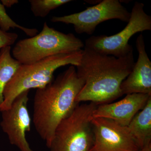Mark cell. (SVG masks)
<instances>
[{
	"label": "cell",
	"instance_id": "cell-17",
	"mask_svg": "<svg viewBox=\"0 0 151 151\" xmlns=\"http://www.w3.org/2000/svg\"><path fill=\"white\" fill-rule=\"evenodd\" d=\"M1 2L5 7L11 8L19 3L18 0H1Z\"/></svg>",
	"mask_w": 151,
	"mask_h": 151
},
{
	"label": "cell",
	"instance_id": "cell-2",
	"mask_svg": "<svg viewBox=\"0 0 151 151\" xmlns=\"http://www.w3.org/2000/svg\"><path fill=\"white\" fill-rule=\"evenodd\" d=\"M84 84V80L77 75L75 66L70 65L51 83L37 89L34 98L33 123L47 147L58 125L79 104L76 99Z\"/></svg>",
	"mask_w": 151,
	"mask_h": 151
},
{
	"label": "cell",
	"instance_id": "cell-13",
	"mask_svg": "<svg viewBox=\"0 0 151 151\" xmlns=\"http://www.w3.org/2000/svg\"><path fill=\"white\" fill-rule=\"evenodd\" d=\"M11 54V46L0 50V108L4 102V90L20 65Z\"/></svg>",
	"mask_w": 151,
	"mask_h": 151
},
{
	"label": "cell",
	"instance_id": "cell-11",
	"mask_svg": "<svg viewBox=\"0 0 151 151\" xmlns=\"http://www.w3.org/2000/svg\"><path fill=\"white\" fill-rule=\"evenodd\" d=\"M138 58L131 73L121 85L122 94L140 93L151 95V61L146 50L144 37L140 35L136 41Z\"/></svg>",
	"mask_w": 151,
	"mask_h": 151
},
{
	"label": "cell",
	"instance_id": "cell-12",
	"mask_svg": "<svg viewBox=\"0 0 151 151\" xmlns=\"http://www.w3.org/2000/svg\"><path fill=\"white\" fill-rule=\"evenodd\" d=\"M127 127L140 150L151 151V97Z\"/></svg>",
	"mask_w": 151,
	"mask_h": 151
},
{
	"label": "cell",
	"instance_id": "cell-18",
	"mask_svg": "<svg viewBox=\"0 0 151 151\" xmlns=\"http://www.w3.org/2000/svg\"><path fill=\"white\" fill-rule=\"evenodd\" d=\"M142 151L140 150H139V151Z\"/></svg>",
	"mask_w": 151,
	"mask_h": 151
},
{
	"label": "cell",
	"instance_id": "cell-1",
	"mask_svg": "<svg viewBox=\"0 0 151 151\" xmlns=\"http://www.w3.org/2000/svg\"><path fill=\"white\" fill-rule=\"evenodd\" d=\"M133 52L116 58L101 54L85 47L76 67L78 77L84 84L76 101L89 102L97 105L111 103L123 95L121 85L135 64Z\"/></svg>",
	"mask_w": 151,
	"mask_h": 151
},
{
	"label": "cell",
	"instance_id": "cell-5",
	"mask_svg": "<svg viewBox=\"0 0 151 151\" xmlns=\"http://www.w3.org/2000/svg\"><path fill=\"white\" fill-rule=\"evenodd\" d=\"M97 105L84 103L76 107L58 125L48 148L50 151H89L94 139L92 120Z\"/></svg>",
	"mask_w": 151,
	"mask_h": 151
},
{
	"label": "cell",
	"instance_id": "cell-7",
	"mask_svg": "<svg viewBox=\"0 0 151 151\" xmlns=\"http://www.w3.org/2000/svg\"><path fill=\"white\" fill-rule=\"evenodd\" d=\"M130 17L131 12L122 5L121 1L103 0L82 12L62 17H52L51 21L73 25L77 34L91 35L101 23L114 19L127 23Z\"/></svg>",
	"mask_w": 151,
	"mask_h": 151
},
{
	"label": "cell",
	"instance_id": "cell-14",
	"mask_svg": "<svg viewBox=\"0 0 151 151\" xmlns=\"http://www.w3.org/2000/svg\"><path fill=\"white\" fill-rule=\"evenodd\" d=\"M70 0H29L31 10L35 17L44 18L51 11L70 2Z\"/></svg>",
	"mask_w": 151,
	"mask_h": 151
},
{
	"label": "cell",
	"instance_id": "cell-15",
	"mask_svg": "<svg viewBox=\"0 0 151 151\" xmlns=\"http://www.w3.org/2000/svg\"><path fill=\"white\" fill-rule=\"evenodd\" d=\"M11 28L21 30L26 35L30 37L34 36L38 33V30L37 29L29 28L17 24L7 14L5 7L0 2V29L3 31L8 32Z\"/></svg>",
	"mask_w": 151,
	"mask_h": 151
},
{
	"label": "cell",
	"instance_id": "cell-3",
	"mask_svg": "<svg viewBox=\"0 0 151 151\" xmlns=\"http://www.w3.org/2000/svg\"><path fill=\"white\" fill-rule=\"evenodd\" d=\"M82 50L56 55L31 64H20L5 88L0 111L9 108L22 92L43 88L51 83L54 72L59 68L68 65L76 67L81 60Z\"/></svg>",
	"mask_w": 151,
	"mask_h": 151
},
{
	"label": "cell",
	"instance_id": "cell-4",
	"mask_svg": "<svg viewBox=\"0 0 151 151\" xmlns=\"http://www.w3.org/2000/svg\"><path fill=\"white\" fill-rule=\"evenodd\" d=\"M84 43L73 34H65L50 27L45 22L41 31L18 42L12 50L21 64H29L56 55L78 51Z\"/></svg>",
	"mask_w": 151,
	"mask_h": 151
},
{
	"label": "cell",
	"instance_id": "cell-8",
	"mask_svg": "<svg viewBox=\"0 0 151 151\" xmlns=\"http://www.w3.org/2000/svg\"><path fill=\"white\" fill-rule=\"evenodd\" d=\"M29 91L18 95L7 110L1 111V127L11 145L20 151H34L31 148L26 133L31 130V119L28 109Z\"/></svg>",
	"mask_w": 151,
	"mask_h": 151
},
{
	"label": "cell",
	"instance_id": "cell-6",
	"mask_svg": "<svg viewBox=\"0 0 151 151\" xmlns=\"http://www.w3.org/2000/svg\"><path fill=\"white\" fill-rule=\"evenodd\" d=\"M145 5L135 2L131 12L129 20L120 32L109 36H92L85 40V47L101 54L116 58L127 56L133 52L129 40L135 34L151 30V17L146 14Z\"/></svg>",
	"mask_w": 151,
	"mask_h": 151
},
{
	"label": "cell",
	"instance_id": "cell-9",
	"mask_svg": "<svg viewBox=\"0 0 151 151\" xmlns=\"http://www.w3.org/2000/svg\"><path fill=\"white\" fill-rule=\"evenodd\" d=\"M94 139L89 151H138L127 127L104 118L92 120Z\"/></svg>",
	"mask_w": 151,
	"mask_h": 151
},
{
	"label": "cell",
	"instance_id": "cell-10",
	"mask_svg": "<svg viewBox=\"0 0 151 151\" xmlns=\"http://www.w3.org/2000/svg\"><path fill=\"white\" fill-rule=\"evenodd\" d=\"M151 95L134 93L127 94L122 100L114 103L97 105L93 118H104L127 127L137 113L145 108Z\"/></svg>",
	"mask_w": 151,
	"mask_h": 151
},
{
	"label": "cell",
	"instance_id": "cell-16",
	"mask_svg": "<svg viewBox=\"0 0 151 151\" xmlns=\"http://www.w3.org/2000/svg\"><path fill=\"white\" fill-rule=\"evenodd\" d=\"M18 37L16 33L6 32L0 29V50L14 45Z\"/></svg>",
	"mask_w": 151,
	"mask_h": 151
}]
</instances>
